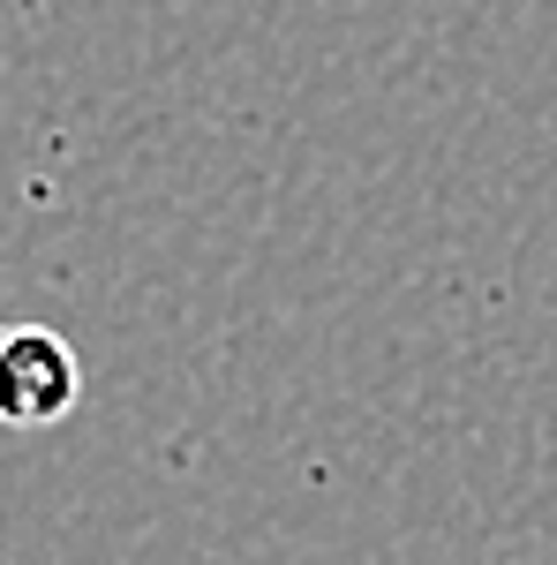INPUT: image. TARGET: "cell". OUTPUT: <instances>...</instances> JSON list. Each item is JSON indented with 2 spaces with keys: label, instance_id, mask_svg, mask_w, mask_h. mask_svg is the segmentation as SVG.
Returning <instances> with one entry per match:
<instances>
[{
  "label": "cell",
  "instance_id": "6da1fadb",
  "mask_svg": "<svg viewBox=\"0 0 557 565\" xmlns=\"http://www.w3.org/2000/svg\"><path fill=\"white\" fill-rule=\"evenodd\" d=\"M84 399V362L53 324H0V430H53Z\"/></svg>",
  "mask_w": 557,
  "mask_h": 565
}]
</instances>
